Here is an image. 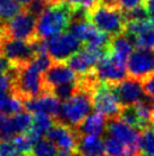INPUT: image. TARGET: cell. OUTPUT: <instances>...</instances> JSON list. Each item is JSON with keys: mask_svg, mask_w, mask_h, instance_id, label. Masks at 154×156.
Masks as SVG:
<instances>
[{"mask_svg": "<svg viewBox=\"0 0 154 156\" xmlns=\"http://www.w3.org/2000/svg\"><path fill=\"white\" fill-rule=\"evenodd\" d=\"M72 9L73 7L66 1L50 5L38 18L36 38L47 40L65 32L72 22Z\"/></svg>", "mask_w": 154, "mask_h": 156, "instance_id": "1", "label": "cell"}, {"mask_svg": "<svg viewBox=\"0 0 154 156\" xmlns=\"http://www.w3.org/2000/svg\"><path fill=\"white\" fill-rule=\"evenodd\" d=\"M12 73H13L12 92L19 97L23 101L38 97L43 92L42 72L34 64L33 59L23 65H13Z\"/></svg>", "mask_w": 154, "mask_h": 156, "instance_id": "2", "label": "cell"}, {"mask_svg": "<svg viewBox=\"0 0 154 156\" xmlns=\"http://www.w3.org/2000/svg\"><path fill=\"white\" fill-rule=\"evenodd\" d=\"M93 107L92 92L79 86V89L60 105V112L57 121L76 128L84 121Z\"/></svg>", "mask_w": 154, "mask_h": 156, "instance_id": "3", "label": "cell"}, {"mask_svg": "<svg viewBox=\"0 0 154 156\" xmlns=\"http://www.w3.org/2000/svg\"><path fill=\"white\" fill-rule=\"evenodd\" d=\"M89 18L99 30L107 32L111 37L124 33L126 30L127 20L125 12L119 7L98 2L89 9Z\"/></svg>", "mask_w": 154, "mask_h": 156, "instance_id": "4", "label": "cell"}, {"mask_svg": "<svg viewBox=\"0 0 154 156\" xmlns=\"http://www.w3.org/2000/svg\"><path fill=\"white\" fill-rule=\"evenodd\" d=\"M92 100L95 111L104 114L107 117L118 116L122 108L111 83L99 81L92 92Z\"/></svg>", "mask_w": 154, "mask_h": 156, "instance_id": "5", "label": "cell"}, {"mask_svg": "<svg viewBox=\"0 0 154 156\" xmlns=\"http://www.w3.org/2000/svg\"><path fill=\"white\" fill-rule=\"evenodd\" d=\"M0 52L7 57L14 66L23 65L35 57L32 41L0 37Z\"/></svg>", "mask_w": 154, "mask_h": 156, "instance_id": "6", "label": "cell"}, {"mask_svg": "<svg viewBox=\"0 0 154 156\" xmlns=\"http://www.w3.org/2000/svg\"><path fill=\"white\" fill-rule=\"evenodd\" d=\"M48 52L55 62H65L82 48V41L69 32H61L47 39Z\"/></svg>", "mask_w": 154, "mask_h": 156, "instance_id": "7", "label": "cell"}, {"mask_svg": "<svg viewBox=\"0 0 154 156\" xmlns=\"http://www.w3.org/2000/svg\"><path fill=\"white\" fill-rule=\"evenodd\" d=\"M127 72L132 78L145 80L154 74V49L136 48L128 58Z\"/></svg>", "mask_w": 154, "mask_h": 156, "instance_id": "8", "label": "cell"}, {"mask_svg": "<svg viewBox=\"0 0 154 156\" xmlns=\"http://www.w3.org/2000/svg\"><path fill=\"white\" fill-rule=\"evenodd\" d=\"M79 79V75L70 69L65 62H53L49 69L42 74L43 92H51L55 87L68 82H74Z\"/></svg>", "mask_w": 154, "mask_h": 156, "instance_id": "9", "label": "cell"}, {"mask_svg": "<svg viewBox=\"0 0 154 156\" xmlns=\"http://www.w3.org/2000/svg\"><path fill=\"white\" fill-rule=\"evenodd\" d=\"M127 66H124L116 62L111 57L110 52L108 51L104 56L98 62V64L93 69L95 78L101 82L107 83H117L127 78Z\"/></svg>", "mask_w": 154, "mask_h": 156, "instance_id": "10", "label": "cell"}, {"mask_svg": "<svg viewBox=\"0 0 154 156\" xmlns=\"http://www.w3.org/2000/svg\"><path fill=\"white\" fill-rule=\"evenodd\" d=\"M47 138L64 152H75L78 146V134L75 128L57 121L47 132Z\"/></svg>", "mask_w": 154, "mask_h": 156, "instance_id": "11", "label": "cell"}, {"mask_svg": "<svg viewBox=\"0 0 154 156\" xmlns=\"http://www.w3.org/2000/svg\"><path fill=\"white\" fill-rule=\"evenodd\" d=\"M112 87L122 106L135 105L145 96L142 81L132 76L125 78L119 82L113 83Z\"/></svg>", "mask_w": 154, "mask_h": 156, "instance_id": "12", "label": "cell"}, {"mask_svg": "<svg viewBox=\"0 0 154 156\" xmlns=\"http://www.w3.org/2000/svg\"><path fill=\"white\" fill-rule=\"evenodd\" d=\"M105 131L108 134L119 139L128 146L141 147V131L128 126L118 116L108 117Z\"/></svg>", "mask_w": 154, "mask_h": 156, "instance_id": "13", "label": "cell"}, {"mask_svg": "<svg viewBox=\"0 0 154 156\" xmlns=\"http://www.w3.org/2000/svg\"><path fill=\"white\" fill-rule=\"evenodd\" d=\"M24 107L31 113H45L57 120L60 112L59 99L52 92H42L40 96L24 100Z\"/></svg>", "mask_w": 154, "mask_h": 156, "instance_id": "14", "label": "cell"}, {"mask_svg": "<svg viewBox=\"0 0 154 156\" xmlns=\"http://www.w3.org/2000/svg\"><path fill=\"white\" fill-rule=\"evenodd\" d=\"M107 116L100 112L89 114L81 124L75 128L78 137L83 136H102L107 128Z\"/></svg>", "mask_w": 154, "mask_h": 156, "instance_id": "15", "label": "cell"}, {"mask_svg": "<svg viewBox=\"0 0 154 156\" xmlns=\"http://www.w3.org/2000/svg\"><path fill=\"white\" fill-rule=\"evenodd\" d=\"M55 122H56V119L49 114L35 113L32 126L26 132L30 134V137L34 140V143H36L38 139H41L44 134H47L48 131L50 130V128L55 124Z\"/></svg>", "mask_w": 154, "mask_h": 156, "instance_id": "16", "label": "cell"}, {"mask_svg": "<svg viewBox=\"0 0 154 156\" xmlns=\"http://www.w3.org/2000/svg\"><path fill=\"white\" fill-rule=\"evenodd\" d=\"M77 151L82 156H101L104 144L100 136H83L78 138Z\"/></svg>", "mask_w": 154, "mask_h": 156, "instance_id": "17", "label": "cell"}, {"mask_svg": "<svg viewBox=\"0 0 154 156\" xmlns=\"http://www.w3.org/2000/svg\"><path fill=\"white\" fill-rule=\"evenodd\" d=\"M17 136V131L13 121V116L0 112V140H13Z\"/></svg>", "mask_w": 154, "mask_h": 156, "instance_id": "18", "label": "cell"}, {"mask_svg": "<svg viewBox=\"0 0 154 156\" xmlns=\"http://www.w3.org/2000/svg\"><path fill=\"white\" fill-rule=\"evenodd\" d=\"M59 148L48 138H41L34 144L32 156H58Z\"/></svg>", "mask_w": 154, "mask_h": 156, "instance_id": "19", "label": "cell"}, {"mask_svg": "<svg viewBox=\"0 0 154 156\" xmlns=\"http://www.w3.org/2000/svg\"><path fill=\"white\" fill-rule=\"evenodd\" d=\"M23 10L17 0H0V22H7Z\"/></svg>", "mask_w": 154, "mask_h": 156, "instance_id": "20", "label": "cell"}, {"mask_svg": "<svg viewBox=\"0 0 154 156\" xmlns=\"http://www.w3.org/2000/svg\"><path fill=\"white\" fill-rule=\"evenodd\" d=\"M135 48H142V49H154V26L143 31L142 33L129 37Z\"/></svg>", "mask_w": 154, "mask_h": 156, "instance_id": "21", "label": "cell"}, {"mask_svg": "<svg viewBox=\"0 0 154 156\" xmlns=\"http://www.w3.org/2000/svg\"><path fill=\"white\" fill-rule=\"evenodd\" d=\"M12 141L14 143L15 147L17 148L18 153L21 155H28V154H32V152H33V147H34L35 143L27 132L15 136Z\"/></svg>", "mask_w": 154, "mask_h": 156, "instance_id": "22", "label": "cell"}, {"mask_svg": "<svg viewBox=\"0 0 154 156\" xmlns=\"http://www.w3.org/2000/svg\"><path fill=\"white\" fill-rule=\"evenodd\" d=\"M120 120H122L125 123H127L128 126H133L137 130L142 131L141 122H139V117L137 115V112L135 109L134 105H129V106H122V108L120 111L119 115H118Z\"/></svg>", "mask_w": 154, "mask_h": 156, "instance_id": "23", "label": "cell"}, {"mask_svg": "<svg viewBox=\"0 0 154 156\" xmlns=\"http://www.w3.org/2000/svg\"><path fill=\"white\" fill-rule=\"evenodd\" d=\"M13 89V73L12 69L4 75H0V112L2 111L6 100Z\"/></svg>", "mask_w": 154, "mask_h": 156, "instance_id": "24", "label": "cell"}, {"mask_svg": "<svg viewBox=\"0 0 154 156\" xmlns=\"http://www.w3.org/2000/svg\"><path fill=\"white\" fill-rule=\"evenodd\" d=\"M141 151L144 154H154V124L141 131Z\"/></svg>", "mask_w": 154, "mask_h": 156, "instance_id": "25", "label": "cell"}, {"mask_svg": "<svg viewBox=\"0 0 154 156\" xmlns=\"http://www.w3.org/2000/svg\"><path fill=\"white\" fill-rule=\"evenodd\" d=\"M79 89V79L74 82H68L60 84L58 87H55L51 92L56 96L59 100H66L70 96H73L77 90Z\"/></svg>", "mask_w": 154, "mask_h": 156, "instance_id": "26", "label": "cell"}, {"mask_svg": "<svg viewBox=\"0 0 154 156\" xmlns=\"http://www.w3.org/2000/svg\"><path fill=\"white\" fill-rule=\"evenodd\" d=\"M125 16L127 22L128 21H143V20H149V13L146 9L144 2L137 5L134 8L128 9V10H124Z\"/></svg>", "mask_w": 154, "mask_h": 156, "instance_id": "27", "label": "cell"}, {"mask_svg": "<svg viewBox=\"0 0 154 156\" xmlns=\"http://www.w3.org/2000/svg\"><path fill=\"white\" fill-rule=\"evenodd\" d=\"M48 7H49V4L47 2V0H32L31 4L26 7V9L38 18V16H40Z\"/></svg>", "mask_w": 154, "mask_h": 156, "instance_id": "28", "label": "cell"}, {"mask_svg": "<svg viewBox=\"0 0 154 156\" xmlns=\"http://www.w3.org/2000/svg\"><path fill=\"white\" fill-rule=\"evenodd\" d=\"M0 156H18L17 148L12 140H0Z\"/></svg>", "mask_w": 154, "mask_h": 156, "instance_id": "29", "label": "cell"}, {"mask_svg": "<svg viewBox=\"0 0 154 156\" xmlns=\"http://www.w3.org/2000/svg\"><path fill=\"white\" fill-rule=\"evenodd\" d=\"M73 7H83L86 9H91L95 5L100 2V0H65Z\"/></svg>", "mask_w": 154, "mask_h": 156, "instance_id": "30", "label": "cell"}, {"mask_svg": "<svg viewBox=\"0 0 154 156\" xmlns=\"http://www.w3.org/2000/svg\"><path fill=\"white\" fill-rule=\"evenodd\" d=\"M142 83H143V88H144V91H145L146 95L154 98V74L149 76L147 79H145V80H143Z\"/></svg>", "mask_w": 154, "mask_h": 156, "instance_id": "31", "label": "cell"}, {"mask_svg": "<svg viewBox=\"0 0 154 156\" xmlns=\"http://www.w3.org/2000/svg\"><path fill=\"white\" fill-rule=\"evenodd\" d=\"M13 69V64L10 63L7 57H5L1 52H0V75H4L7 72H9Z\"/></svg>", "mask_w": 154, "mask_h": 156, "instance_id": "32", "label": "cell"}, {"mask_svg": "<svg viewBox=\"0 0 154 156\" xmlns=\"http://www.w3.org/2000/svg\"><path fill=\"white\" fill-rule=\"evenodd\" d=\"M143 2H144L146 9H147L151 22L154 24V0H143Z\"/></svg>", "mask_w": 154, "mask_h": 156, "instance_id": "33", "label": "cell"}, {"mask_svg": "<svg viewBox=\"0 0 154 156\" xmlns=\"http://www.w3.org/2000/svg\"><path fill=\"white\" fill-rule=\"evenodd\" d=\"M58 156H82L78 151H75V152H64V151H61L59 152Z\"/></svg>", "mask_w": 154, "mask_h": 156, "instance_id": "34", "label": "cell"}, {"mask_svg": "<svg viewBox=\"0 0 154 156\" xmlns=\"http://www.w3.org/2000/svg\"><path fill=\"white\" fill-rule=\"evenodd\" d=\"M17 1L22 5V6H23V7H24V8H26V7L31 4V1H32V0H17Z\"/></svg>", "mask_w": 154, "mask_h": 156, "instance_id": "35", "label": "cell"}, {"mask_svg": "<svg viewBox=\"0 0 154 156\" xmlns=\"http://www.w3.org/2000/svg\"><path fill=\"white\" fill-rule=\"evenodd\" d=\"M28 155H30V154H28ZM28 155H21V156H28Z\"/></svg>", "mask_w": 154, "mask_h": 156, "instance_id": "36", "label": "cell"}, {"mask_svg": "<svg viewBox=\"0 0 154 156\" xmlns=\"http://www.w3.org/2000/svg\"><path fill=\"white\" fill-rule=\"evenodd\" d=\"M101 156H103V155H101ZM107 156H108V155H107Z\"/></svg>", "mask_w": 154, "mask_h": 156, "instance_id": "37", "label": "cell"}]
</instances>
